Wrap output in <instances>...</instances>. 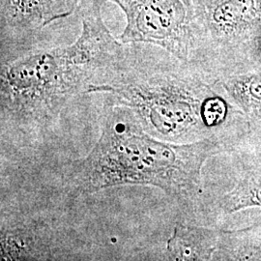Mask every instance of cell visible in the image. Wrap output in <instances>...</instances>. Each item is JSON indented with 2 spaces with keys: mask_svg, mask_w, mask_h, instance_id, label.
Returning a JSON list of instances; mask_svg holds the SVG:
<instances>
[{
  "mask_svg": "<svg viewBox=\"0 0 261 261\" xmlns=\"http://www.w3.org/2000/svg\"><path fill=\"white\" fill-rule=\"evenodd\" d=\"M196 69L213 81L233 75L261 36V0H194Z\"/></svg>",
  "mask_w": 261,
  "mask_h": 261,
  "instance_id": "obj_4",
  "label": "cell"
},
{
  "mask_svg": "<svg viewBox=\"0 0 261 261\" xmlns=\"http://www.w3.org/2000/svg\"><path fill=\"white\" fill-rule=\"evenodd\" d=\"M261 57V36L257 38L255 41L254 47H253V51H252V57Z\"/></svg>",
  "mask_w": 261,
  "mask_h": 261,
  "instance_id": "obj_12",
  "label": "cell"
},
{
  "mask_svg": "<svg viewBox=\"0 0 261 261\" xmlns=\"http://www.w3.org/2000/svg\"><path fill=\"white\" fill-rule=\"evenodd\" d=\"M81 0H0L1 59L35 47L48 24L79 9Z\"/></svg>",
  "mask_w": 261,
  "mask_h": 261,
  "instance_id": "obj_6",
  "label": "cell"
},
{
  "mask_svg": "<svg viewBox=\"0 0 261 261\" xmlns=\"http://www.w3.org/2000/svg\"><path fill=\"white\" fill-rule=\"evenodd\" d=\"M252 133L256 135L257 143L238 154L239 165L231 189L218 199L217 211L220 216L261 208V133Z\"/></svg>",
  "mask_w": 261,
  "mask_h": 261,
  "instance_id": "obj_8",
  "label": "cell"
},
{
  "mask_svg": "<svg viewBox=\"0 0 261 261\" xmlns=\"http://www.w3.org/2000/svg\"><path fill=\"white\" fill-rule=\"evenodd\" d=\"M217 83L161 47L129 44L121 65L89 94L130 110L152 137L177 144L229 141L237 125L250 127L243 112Z\"/></svg>",
  "mask_w": 261,
  "mask_h": 261,
  "instance_id": "obj_1",
  "label": "cell"
},
{
  "mask_svg": "<svg viewBox=\"0 0 261 261\" xmlns=\"http://www.w3.org/2000/svg\"><path fill=\"white\" fill-rule=\"evenodd\" d=\"M108 108L93 148L62 167L66 197L75 200L109 188L141 185L156 187L182 207H195L202 196L204 164L230 148L217 140L186 144L163 141L144 130L130 110Z\"/></svg>",
  "mask_w": 261,
  "mask_h": 261,
  "instance_id": "obj_3",
  "label": "cell"
},
{
  "mask_svg": "<svg viewBox=\"0 0 261 261\" xmlns=\"http://www.w3.org/2000/svg\"><path fill=\"white\" fill-rule=\"evenodd\" d=\"M216 260H261V223L235 230L223 229Z\"/></svg>",
  "mask_w": 261,
  "mask_h": 261,
  "instance_id": "obj_11",
  "label": "cell"
},
{
  "mask_svg": "<svg viewBox=\"0 0 261 261\" xmlns=\"http://www.w3.org/2000/svg\"><path fill=\"white\" fill-rule=\"evenodd\" d=\"M216 83L243 112L251 130L261 133V71L227 75Z\"/></svg>",
  "mask_w": 261,
  "mask_h": 261,
  "instance_id": "obj_10",
  "label": "cell"
},
{
  "mask_svg": "<svg viewBox=\"0 0 261 261\" xmlns=\"http://www.w3.org/2000/svg\"><path fill=\"white\" fill-rule=\"evenodd\" d=\"M66 234L44 219L1 212L0 260H56L69 256Z\"/></svg>",
  "mask_w": 261,
  "mask_h": 261,
  "instance_id": "obj_7",
  "label": "cell"
},
{
  "mask_svg": "<svg viewBox=\"0 0 261 261\" xmlns=\"http://www.w3.org/2000/svg\"><path fill=\"white\" fill-rule=\"evenodd\" d=\"M117 4L125 14L123 44L161 47L182 62L195 65L196 14L194 0H103Z\"/></svg>",
  "mask_w": 261,
  "mask_h": 261,
  "instance_id": "obj_5",
  "label": "cell"
},
{
  "mask_svg": "<svg viewBox=\"0 0 261 261\" xmlns=\"http://www.w3.org/2000/svg\"><path fill=\"white\" fill-rule=\"evenodd\" d=\"M103 0H81L82 32L65 47H35L1 59V133L46 130L68 103L103 84L125 60L129 44L103 22Z\"/></svg>",
  "mask_w": 261,
  "mask_h": 261,
  "instance_id": "obj_2",
  "label": "cell"
},
{
  "mask_svg": "<svg viewBox=\"0 0 261 261\" xmlns=\"http://www.w3.org/2000/svg\"><path fill=\"white\" fill-rule=\"evenodd\" d=\"M222 231V228L177 223L167 242L165 258L174 261L213 260Z\"/></svg>",
  "mask_w": 261,
  "mask_h": 261,
  "instance_id": "obj_9",
  "label": "cell"
}]
</instances>
